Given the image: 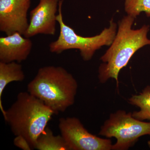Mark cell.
Returning <instances> with one entry per match:
<instances>
[{"mask_svg": "<svg viewBox=\"0 0 150 150\" xmlns=\"http://www.w3.org/2000/svg\"><path fill=\"white\" fill-rule=\"evenodd\" d=\"M135 19L127 15L118 22V30L115 38L110 48L100 59L103 63L98 68V77L101 83L113 79L118 86L120 71L126 67L138 50L150 45V39L147 37L149 25H144L139 29H133Z\"/></svg>", "mask_w": 150, "mask_h": 150, "instance_id": "1", "label": "cell"}, {"mask_svg": "<svg viewBox=\"0 0 150 150\" xmlns=\"http://www.w3.org/2000/svg\"><path fill=\"white\" fill-rule=\"evenodd\" d=\"M78 83L61 67L46 66L38 69L28 85V92L42 101L55 114L64 112L74 103Z\"/></svg>", "mask_w": 150, "mask_h": 150, "instance_id": "2", "label": "cell"}, {"mask_svg": "<svg viewBox=\"0 0 150 150\" xmlns=\"http://www.w3.org/2000/svg\"><path fill=\"white\" fill-rule=\"evenodd\" d=\"M54 114V111L40 100L28 92H21L6 110L4 118L14 135L24 137L33 149L37 138Z\"/></svg>", "mask_w": 150, "mask_h": 150, "instance_id": "3", "label": "cell"}, {"mask_svg": "<svg viewBox=\"0 0 150 150\" xmlns=\"http://www.w3.org/2000/svg\"><path fill=\"white\" fill-rule=\"evenodd\" d=\"M63 0L59 1L57 22L60 25V32L57 40L49 45L51 52L60 54L66 50L79 49L84 61L91 60L97 50L104 46H110L117 33V25L111 19L110 26L98 35L92 37H83L77 34L74 30L67 25L63 20L62 5Z\"/></svg>", "mask_w": 150, "mask_h": 150, "instance_id": "4", "label": "cell"}, {"mask_svg": "<svg viewBox=\"0 0 150 150\" xmlns=\"http://www.w3.org/2000/svg\"><path fill=\"white\" fill-rule=\"evenodd\" d=\"M99 134L117 140L112 150H126L132 147L140 137L150 136V122H145L134 118L131 112L118 110L111 113L101 126Z\"/></svg>", "mask_w": 150, "mask_h": 150, "instance_id": "5", "label": "cell"}, {"mask_svg": "<svg viewBox=\"0 0 150 150\" xmlns=\"http://www.w3.org/2000/svg\"><path fill=\"white\" fill-rule=\"evenodd\" d=\"M59 127L69 150H112L111 140L102 139L91 134L79 118H61Z\"/></svg>", "mask_w": 150, "mask_h": 150, "instance_id": "6", "label": "cell"}, {"mask_svg": "<svg viewBox=\"0 0 150 150\" xmlns=\"http://www.w3.org/2000/svg\"><path fill=\"white\" fill-rule=\"evenodd\" d=\"M30 0H0V30L7 35H24L29 26L27 13Z\"/></svg>", "mask_w": 150, "mask_h": 150, "instance_id": "7", "label": "cell"}, {"mask_svg": "<svg viewBox=\"0 0 150 150\" xmlns=\"http://www.w3.org/2000/svg\"><path fill=\"white\" fill-rule=\"evenodd\" d=\"M59 0H40L39 4L30 12V23L24 35L30 38L38 34L55 35L56 13Z\"/></svg>", "mask_w": 150, "mask_h": 150, "instance_id": "8", "label": "cell"}, {"mask_svg": "<svg viewBox=\"0 0 150 150\" xmlns=\"http://www.w3.org/2000/svg\"><path fill=\"white\" fill-rule=\"evenodd\" d=\"M18 32L0 38V62L21 63L26 60L32 50V41Z\"/></svg>", "mask_w": 150, "mask_h": 150, "instance_id": "9", "label": "cell"}, {"mask_svg": "<svg viewBox=\"0 0 150 150\" xmlns=\"http://www.w3.org/2000/svg\"><path fill=\"white\" fill-rule=\"evenodd\" d=\"M25 76L22 66L19 63L0 62V109L3 116H5L6 110L4 109L2 96L6 86L12 82H21L24 80Z\"/></svg>", "mask_w": 150, "mask_h": 150, "instance_id": "10", "label": "cell"}, {"mask_svg": "<svg viewBox=\"0 0 150 150\" xmlns=\"http://www.w3.org/2000/svg\"><path fill=\"white\" fill-rule=\"evenodd\" d=\"M35 149L38 150H69L62 135L55 136L46 127L37 138Z\"/></svg>", "mask_w": 150, "mask_h": 150, "instance_id": "11", "label": "cell"}, {"mask_svg": "<svg viewBox=\"0 0 150 150\" xmlns=\"http://www.w3.org/2000/svg\"><path fill=\"white\" fill-rule=\"evenodd\" d=\"M129 102L140 108L139 111L132 113L134 118L140 121L150 120V86H147L139 94L132 96Z\"/></svg>", "mask_w": 150, "mask_h": 150, "instance_id": "12", "label": "cell"}, {"mask_svg": "<svg viewBox=\"0 0 150 150\" xmlns=\"http://www.w3.org/2000/svg\"><path fill=\"white\" fill-rule=\"evenodd\" d=\"M125 11L128 15L135 18L142 12L150 17V0H125Z\"/></svg>", "mask_w": 150, "mask_h": 150, "instance_id": "13", "label": "cell"}, {"mask_svg": "<svg viewBox=\"0 0 150 150\" xmlns=\"http://www.w3.org/2000/svg\"><path fill=\"white\" fill-rule=\"evenodd\" d=\"M14 144L20 149L23 150H30L32 149L27 140L21 136H16L13 141Z\"/></svg>", "mask_w": 150, "mask_h": 150, "instance_id": "14", "label": "cell"}, {"mask_svg": "<svg viewBox=\"0 0 150 150\" xmlns=\"http://www.w3.org/2000/svg\"><path fill=\"white\" fill-rule=\"evenodd\" d=\"M148 146H149V147L150 148V141H148Z\"/></svg>", "mask_w": 150, "mask_h": 150, "instance_id": "15", "label": "cell"}]
</instances>
